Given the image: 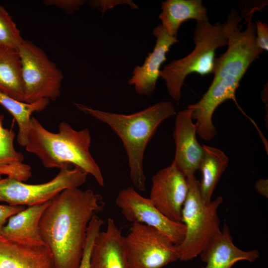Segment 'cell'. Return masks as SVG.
<instances>
[{
    "label": "cell",
    "mask_w": 268,
    "mask_h": 268,
    "mask_svg": "<svg viewBox=\"0 0 268 268\" xmlns=\"http://www.w3.org/2000/svg\"><path fill=\"white\" fill-rule=\"evenodd\" d=\"M18 52L21 62L24 102L32 103L43 99L54 101L58 98L64 75L55 63L29 40H24Z\"/></svg>",
    "instance_id": "52a82bcc"
},
{
    "label": "cell",
    "mask_w": 268,
    "mask_h": 268,
    "mask_svg": "<svg viewBox=\"0 0 268 268\" xmlns=\"http://www.w3.org/2000/svg\"><path fill=\"white\" fill-rule=\"evenodd\" d=\"M255 189L261 195L268 198V179H259L255 183Z\"/></svg>",
    "instance_id": "f1b7e54d"
},
{
    "label": "cell",
    "mask_w": 268,
    "mask_h": 268,
    "mask_svg": "<svg viewBox=\"0 0 268 268\" xmlns=\"http://www.w3.org/2000/svg\"><path fill=\"white\" fill-rule=\"evenodd\" d=\"M91 268H130L124 236L115 221L109 218L106 229L100 231L92 249Z\"/></svg>",
    "instance_id": "5bb4252c"
},
{
    "label": "cell",
    "mask_w": 268,
    "mask_h": 268,
    "mask_svg": "<svg viewBox=\"0 0 268 268\" xmlns=\"http://www.w3.org/2000/svg\"><path fill=\"white\" fill-rule=\"evenodd\" d=\"M50 201L30 206L11 216L2 227L0 235L11 242L26 245H45L41 236L39 223Z\"/></svg>",
    "instance_id": "2e32d148"
},
{
    "label": "cell",
    "mask_w": 268,
    "mask_h": 268,
    "mask_svg": "<svg viewBox=\"0 0 268 268\" xmlns=\"http://www.w3.org/2000/svg\"><path fill=\"white\" fill-rule=\"evenodd\" d=\"M105 204L101 195L78 188L65 189L50 201L41 216L39 228L55 268H78L88 224Z\"/></svg>",
    "instance_id": "7a4b0ae2"
},
{
    "label": "cell",
    "mask_w": 268,
    "mask_h": 268,
    "mask_svg": "<svg viewBox=\"0 0 268 268\" xmlns=\"http://www.w3.org/2000/svg\"><path fill=\"white\" fill-rule=\"evenodd\" d=\"M88 173L81 168H63L51 180L42 184H28L6 177L0 179V202L25 207L52 200L67 189L78 188L85 183Z\"/></svg>",
    "instance_id": "9c48e42d"
},
{
    "label": "cell",
    "mask_w": 268,
    "mask_h": 268,
    "mask_svg": "<svg viewBox=\"0 0 268 268\" xmlns=\"http://www.w3.org/2000/svg\"><path fill=\"white\" fill-rule=\"evenodd\" d=\"M205 263V268H231L240 261L252 263L258 259V250L244 251L233 242L229 227L225 223L220 233L215 237L200 255Z\"/></svg>",
    "instance_id": "9a60e30c"
},
{
    "label": "cell",
    "mask_w": 268,
    "mask_h": 268,
    "mask_svg": "<svg viewBox=\"0 0 268 268\" xmlns=\"http://www.w3.org/2000/svg\"><path fill=\"white\" fill-rule=\"evenodd\" d=\"M115 202L127 220L156 229L177 246L183 241L186 233L185 224L168 218L149 198L142 196L134 188L129 187L121 190Z\"/></svg>",
    "instance_id": "30bf717a"
},
{
    "label": "cell",
    "mask_w": 268,
    "mask_h": 268,
    "mask_svg": "<svg viewBox=\"0 0 268 268\" xmlns=\"http://www.w3.org/2000/svg\"><path fill=\"white\" fill-rule=\"evenodd\" d=\"M73 104L85 114L108 125L120 137L128 157L131 182L138 191H144L145 150L159 125L176 114L174 105L169 101H161L136 113L125 115L95 109L82 104Z\"/></svg>",
    "instance_id": "3957f363"
},
{
    "label": "cell",
    "mask_w": 268,
    "mask_h": 268,
    "mask_svg": "<svg viewBox=\"0 0 268 268\" xmlns=\"http://www.w3.org/2000/svg\"><path fill=\"white\" fill-rule=\"evenodd\" d=\"M91 137L87 128L77 131L68 123L61 122L59 132L46 129L31 117L26 150L37 155L47 168H70L77 167L91 174L101 186L104 179L89 148Z\"/></svg>",
    "instance_id": "277c9868"
},
{
    "label": "cell",
    "mask_w": 268,
    "mask_h": 268,
    "mask_svg": "<svg viewBox=\"0 0 268 268\" xmlns=\"http://www.w3.org/2000/svg\"><path fill=\"white\" fill-rule=\"evenodd\" d=\"M4 115H0V179L2 175L25 182L32 175L31 167L23 163V155L16 150L15 134L3 126Z\"/></svg>",
    "instance_id": "d6986e66"
},
{
    "label": "cell",
    "mask_w": 268,
    "mask_h": 268,
    "mask_svg": "<svg viewBox=\"0 0 268 268\" xmlns=\"http://www.w3.org/2000/svg\"><path fill=\"white\" fill-rule=\"evenodd\" d=\"M0 92L24 102L22 66L18 51L0 44Z\"/></svg>",
    "instance_id": "ffe728a7"
},
{
    "label": "cell",
    "mask_w": 268,
    "mask_h": 268,
    "mask_svg": "<svg viewBox=\"0 0 268 268\" xmlns=\"http://www.w3.org/2000/svg\"><path fill=\"white\" fill-rule=\"evenodd\" d=\"M192 112L188 108L178 112L173 134L176 149L172 162L186 177L195 175L204 154L203 145L197 139V126Z\"/></svg>",
    "instance_id": "7c38bea8"
},
{
    "label": "cell",
    "mask_w": 268,
    "mask_h": 268,
    "mask_svg": "<svg viewBox=\"0 0 268 268\" xmlns=\"http://www.w3.org/2000/svg\"><path fill=\"white\" fill-rule=\"evenodd\" d=\"M26 207L20 205L0 204V235L2 227L8 219Z\"/></svg>",
    "instance_id": "83f0119b"
},
{
    "label": "cell",
    "mask_w": 268,
    "mask_h": 268,
    "mask_svg": "<svg viewBox=\"0 0 268 268\" xmlns=\"http://www.w3.org/2000/svg\"><path fill=\"white\" fill-rule=\"evenodd\" d=\"M49 103V99H43L28 103L18 101L0 92V104L12 115L18 125L17 141L20 146L25 147L27 145L31 114L34 112L42 111Z\"/></svg>",
    "instance_id": "7402d4cb"
},
{
    "label": "cell",
    "mask_w": 268,
    "mask_h": 268,
    "mask_svg": "<svg viewBox=\"0 0 268 268\" xmlns=\"http://www.w3.org/2000/svg\"><path fill=\"white\" fill-rule=\"evenodd\" d=\"M104 221L95 215L90 221L87 229L82 256L78 268H91L90 260L93 246Z\"/></svg>",
    "instance_id": "cb8c5ba5"
},
{
    "label": "cell",
    "mask_w": 268,
    "mask_h": 268,
    "mask_svg": "<svg viewBox=\"0 0 268 268\" xmlns=\"http://www.w3.org/2000/svg\"><path fill=\"white\" fill-rule=\"evenodd\" d=\"M161 5L160 24L173 37H177L180 26L186 20H208L207 8L201 0H166Z\"/></svg>",
    "instance_id": "ac0fdd59"
},
{
    "label": "cell",
    "mask_w": 268,
    "mask_h": 268,
    "mask_svg": "<svg viewBox=\"0 0 268 268\" xmlns=\"http://www.w3.org/2000/svg\"><path fill=\"white\" fill-rule=\"evenodd\" d=\"M43 3L47 6H53L71 14L80 9L85 3L84 0H45Z\"/></svg>",
    "instance_id": "d4e9b609"
},
{
    "label": "cell",
    "mask_w": 268,
    "mask_h": 268,
    "mask_svg": "<svg viewBox=\"0 0 268 268\" xmlns=\"http://www.w3.org/2000/svg\"><path fill=\"white\" fill-rule=\"evenodd\" d=\"M152 34L156 39L152 52L148 54L142 66L134 68L128 81L134 86L138 94L148 97L154 93L160 67L167 59V52L172 45L179 42L177 37L169 35L160 24L153 29Z\"/></svg>",
    "instance_id": "4fadbf2b"
},
{
    "label": "cell",
    "mask_w": 268,
    "mask_h": 268,
    "mask_svg": "<svg viewBox=\"0 0 268 268\" xmlns=\"http://www.w3.org/2000/svg\"><path fill=\"white\" fill-rule=\"evenodd\" d=\"M188 189L187 177L172 162L152 177L149 199L168 218L182 222V210Z\"/></svg>",
    "instance_id": "8fae6325"
},
{
    "label": "cell",
    "mask_w": 268,
    "mask_h": 268,
    "mask_svg": "<svg viewBox=\"0 0 268 268\" xmlns=\"http://www.w3.org/2000/svg\"><path fill=\"white\" fill-rule=\"evenodd\" d=\"M130 230L124 236L130 268H161L179 260L177 246L158 230L139 223Z\"/></svg>",
    "instance_id": "ba28073f"
},
{
    "label": "cell",
    "mask_w": 268,
    "mask_h": 268,
    "mask_svg": "<svg viewBox=\"0 0 268 268\" xmlns=\"http://www.w3.org/2000/svg\"><path fill=\"white\" fill-rule=\"evenodd\" d=\"M203 147L204 154L199 169L201 173L200 186L202 199L207 203L211 201L212 195L228 166L229 159L218 148L204 144Z\"/></svg>",
    "instance_id": "44dd1931"
},
{
    "label": "cell",
    "mask_w": 268,
    "mask_h": 268,
    "mask_svg": "<svg viewBox=\"0 0 268 268\" xmlns=\"http://www.w3.org/2000/svg\"><path fill=\"white\" fill-rule=\"evenodd\" d=\"M194 42L195 48L189 54L170 62L160 72L169 95L177 102L181 98L182 87L189 74L195 72L203 76L213 73L215 52L228 44L225 23L218 22L212 24L208 19L197 21Z\"/></svg>",
    "instance_id": "5b68a950"
},
{
    "label": "cell",
    "mask_w": 268,
    "mask_h": 268,
    "mask_svg": "<svg viewBox=\"0 0 268 268\" xmlns=\"http://www.w3.org/2000/svg\"><path fill=\"white\" fill-rule=\"evenodd\" d=\"M189 189L182 210L186 226L182 242L177 246L179 260L188 261L200 255L221 231L217 210L223 199L219 196L207 203L201 197L200 181L195 175L187 177Z\"/></svg>",
    "instance_id": "8992f818"
},
{
    "label": "cell",
    "mask_w": 268,
    "mask_h": 268,
    "mask_svg": "<svg viewBox=\"0 0 268 268\" xmlns=\"http://www.w3.org/2000/svg\"><path fill=\"white\" fill-rule=\"evenodd\" d=\"M0 268H55V266L46 245H22L0 236Z\"/></svg>",
    "instance_id": "e0dca14e"
},
{
    "label": "cell",
    "mask_w": 268,
    "mask_h": 268,
    "mask_svg": "<svg viewBox=\"0 0 268 268\" xmlns=\"http://www.w3.org/2000/svg\"><path fill=\"white\" fill-rule=\"evenodd\" d=\"M241 20L236 10L232 9L224 23L227 48L216 58L212 82L198 102L187 106L192 111V120L196 121L197 134L204 140H211L217 134L212 120L216 109L227 100L237 104L235 93L240 80L251 64L263 53L257 43L252 14L248 15L246 27L243 30L240 25Z\"/></svg>",
    "instance_id": "6da1fadb"
},
{
    "label": "cell",
    "mask_w": 268,
    "mask_h": 268,
    "mask_svg": "<svg viewBox=\"0 0 268 268\" xmlns=\"http://www.w3.org/2000/svg\"><path fill=\"white\" fill-rule=\"evenodd\" d=\"M24 41L12 17L0 5V44L17 51Z\"/></svg>",
    "instance_id": "603a6c76"
},
{
    "label": "cell",
    "mask_w": 268,
    "mask_h": 268,
    "mask_svg": "<svg viewBox=\"0 0 268 268\" xmlns=\"http://www.w3.org/2000/svg\"><path fill=\"white\" fill-rule=\"evenodd\" d=\"M89 6L92 8H97L103 14L108 9L113 8L117 5L122 4H127L131 6V9H137L138 7L131 0H90L88 2Z\"/></svg>",
    "instance_id": "484cf974"
},
{
    "label": "cell",
    "mask_w": 268,
    "mask_h": 268,
    "mask_svg": "<svg viewBox=\"0 0 268 268\" xmlns=\"http://www.w3.org/2000/svg\"><path fill=\"white\" fill-rule=\"evenodd\" d=\"M256 41L258 47L263 51L268 50V25L265 22L257 19L255 21Z\"/></svg>",
    "instance_id": "4316f807"
}]
</instances>
